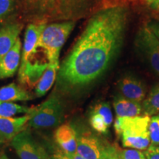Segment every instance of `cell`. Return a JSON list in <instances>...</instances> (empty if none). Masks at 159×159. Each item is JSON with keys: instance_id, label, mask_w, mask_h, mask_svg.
Returning <instances> with one entry per match:
<instances>
[{"instance_id": "cell-1", "label": "cell", "mask_w": 159, "mask_h": 159, "mask_svg": "<svg viewBox=\"0 0 159 159\" xmlns=\"http://www.w3.org/2000/svg\"><path fill=\"white\" fill-rule=\"evenodd\" d=\"M128 17V9L123 5L95 13L59 67L60 84L66 89L79 88L101 76L122 47Z\"/></svg>"}, {"instance_id": "cell-2", "label": "cell", "mask_w": 159, "mask_h": 159, "mask_svg": "<svg viewBox=\"0 0 159 159\" xmlns=\"http://www.w3.org/2000/svg\"><path fill=\"white\" fill-rule=\"evenodd\" d=\"M94 0H17L23 17L31 23L75 21L84 16Z\"/></svg>"}, {"instance_id": "cell-3", "label": "cell", "mask_w": 159, "mask_h": 159, "mask_svg": "<svg viewBox=\"0 0 159 159\" xmlns=\"http://www.w3.org/2000/svg\"><path fill=\"white\" fill-rule=\"evenodd\" d=\"M150 116L140 115L134 117H116L114 130L125 148L147 150L150 144L149 124Z\"/></svg>"}, {"instance_id": "cell-4", "label": "cell", "mask_w": 159, "mask_h": 159, "mask_svg": "<svg viewBox=\"0 0 159 159\" xmlns=\"http://www.w3.org/2000/svg\"><path fill=\"white\" fill-rule=\"evenodd\" d=\"M75 27V21H63L47 25L41 33L39 46L45 52L50 64H59V55L70 33Z\"/></svg>"}, {"instance_id": "cell-5", "label": "cell", "mask_w": 159, "mask_h": 159, "mask_svg": "<svg viewBox=\"0 0 159 159\" xmlns=\"http://www.w3.org/2000/svg\"><path fill=\"white\" fill-rule=\"evenodd\" d=\"M63 105L55 94L52 95L47 100L35 108H33L29 126L34 128H47L57 126L62 120Z\"/></svg>"}, {"instance_id": "cell-6", "label": "cell", "mask_w": 159, "mask_h": 159, "mask_svg": "<svg viewBox=\"0 0 159 159\" xmlns=\"http://www.w3.org/2000/svg\"><path fill=\"white\" fill-rule=\"evenodd\" d=\"M117 149L91 134L77 137V152L85 159H111Z\"/></svg>"}, {"instance_id": "cell-7", "label": "cell", "mask_w": 159, "mask_h": 159, "mask_svg": "<svg viewBox=\"0 0 159 159\" xmlns=\"http://www.w3.org/2000/svg\"><path fill=\"white\" fill-rule=\"evenodd\" d=\"M136 43L137 47L148 58L152 68L159 75V42L148 25H144L139 30Z\"/></svg>"}, {"instance_id": "cell-8", "label": "cell", "mask_w": 159, "mask_h": 159, "mask_svg": "<svg viewBox=\"0 0 159 159\" xmlns=\"http://www.w3.org/2000/svg\"><path fill=\"white\" fill-rule=\"evenodd\" d=\"M12 146L21 159H49L44 150L38 146L28 130H23L13 139Z\"/></svg>"}, {"instance_id": "cell-9", "label": "cell", "mask_w": 159, "mask_h": 159, "mask_svg": "<svg viewBox=\"0 0 159 159\" xmlns=\"http://www.w3.org/2000/svg\"><path fill=\"white\" fill-rule=\"evenodd\" d=\"M118 87L121 95L130 100L142 102L146 97V89L144 83L131 75L123 77L119 81Z\"/></svg>"}, {"instance_id": "cell-10", "label": "cell", "mask_w": 159, "mask_h": 159, "mask_svg": "<svg viewBox=\"0 0 159 159\" xmlns=\"http://www.w3.org/2000/svg\"><path fill=\"white\" fill-rule=\"evenodd\" d=\"M24 24L9 22L0 28V61L16 43Z\"/></svg>"}, {"instance_id": "cell-11", "label": "cell", "mask_w": 159, "mask_h": 159, "mask_svg": "<svg viewBox=\"0 0 159 159\" xmlns=\"http://www.w3.org/2000/svg\"><path fill=\"white\" fill-rule=\"evenodd\" d=\"M30 114L18 118L0 116V139L13 140L16 136L24 130V127L28 122Z\"/></svg>"}, {"instance_id": "cell-12", "label": "cell", "mask_w": 159, "mask_h": 159, "mask_svg": "<svg viewBox=\"0 0 159 159\" xmlns=\"http://www.w3.org/2000/svg\"><path fill=\"white\" fill-rule=\"evenodd\" d=\"M21 42L19 38L13 48L0 61V79L12 77L16 71L21 60Z\"/></svg>"}, {"instance_id": "cell-13", "label": "cell", "mask_w": 159, "mask_h": 159, "mask_svg": "<svg viewBox=\"0 0 159 159\" xmlns=\"http://www.w3.org/2000/svg\"><path fill=\"white\" fill-rule=\"evenodd\" d=\"M55 139L64 153L77 152V134L75 129L70 125L60 126L55 133Z\"/></svg>"}, {"instance_id": "cell-14", "label": "cell", "mask_w": 159, "mask_h": 159, "mask_svg": "<svg viewBox=\"0 0 159 159\" xmlns=\"http://www.w3.org/2000/svg\"><path fill=\"white\" fill-rule=\"evenodd\" d=\"M114 108L116 117H134L142 115L143 111L141 102L130 100L121 94L114 99Z\"/></svg>"}, {"instance_id": "cell-15", "label": "cell", "mask_w": 159, "mask_h": 159, "mask_svg": "<svg viewBox=\"0 0 159 159\" xmlns=\"http://www.w3.org/2000/svg\"><path fill=\"white\" fill-rule=\"evenodd\" d=\"M33 97L25 89L16 83L0 88V102H13V101H27Z\"/></svg>"}, {"instance_id": "cell-16", "label": "cell", "mask_w": 159, "mask_h": 159, "mask_svg": "<svg viewBox=\"0 0 159 159\" xmlns=\"http://www.w3.org/2000/svg\"><path fill=\"white\" fill-rule=\"evenodd\" d=\"M59 67V64L49 63L48 67L43 72L35 87V94L38 97H43L50 89L56 78L57 71Z\"/></svg>"}, {"instance_id": "cell-17", "label": "cell", "mask_w": 159, "mask_h": 159, "mask_svg": "<svg viewBox=\"0 0 159 159\" xmlns=\"http://www.w3.org/2000/svg\"><path fill=\"white\" fill-rule=\"evenodd\" d=\"M143 113L152 116L159 114V84L155 85L142 102Z\"/></svg>"}, {"instance_id": "cell-18", "label": "cell", "mask_w": 159, "mask_h": 159, "mask_svg": "<svg viewBox=\"0 0 159 159\" xmlns=\"http://www.w3.org/2000/svg\"><path fill=\"white\" fill-rule=\"evenodd\" d=\"M17 8V0H0V28L11 22Z\"/></svg>"}, {"instance_id": "cell-19", "label": "cell", "mask_w": 159, "mask_h": 159, "mask_svg": "<svg viewBox=\"0 0 159 159\" xmlns=\"http://www.w3.org/2000/svg\"><path fill=\"white\" fill-rule=\"evenodd\" d=\"M33 108L15 104L10 102H0V116L11 117L19 114H30Z\"/></svg>"}, {"instance_id": "cell-20", "label": "cell", "mask_w": 159, "mask_h": 159, "mask_svg": "<svg viewBox=\"0 0 159 159\" xmlns=\"http://www.w3.org/2000/svg\"><path fill=\"white\" fill-rule=\"evenodd\" d=\"M92 111L102 116L107 125L110 128L113 122V114L111 106L108 102H102L98 103L94 107Z\"/></svg>"}, {"instance_id": "cell-21", "label": "cell", "mask_w": 159, "mask_h": 159, "mask_svg": "<svg viewBox=\"0 0 159 159\" xmlns=\"http://www.w3.org/2000/svg\"><path fill=\"white\" fill-rule=\"evenodd\" d=\"M149 133L150 144L159 146V114L150 117Z\"/></svg>"}, {"instance_id": "cell-22", "label": "cell", "mask_w": 159, "mask_h": 159, "mask_svg": "<svg viewBox=\"0 0 159 159\" xmlns=\"http://www.w3.org/2000/svg\"><path fill=\"white\" fill-rule=\"evenodd\" d=\"M90 124L93 128L99 134L108 133L109 127L105 123V120L97 113L91 111L90 117Z\"/></svg>"}, {"instance_id": "cell-23", "label": "cell", "mask_w": 159, "mask_h": 159, "mask_svg": "<svg viewBox=\"0 0 159 159\" xmlns=\"http://www.w3.org/2000/svg\"><path fill=\"white\" fill-rule=\"evenodd\" d=\"M119 154L122 159H147L144 152L136 149L119 150Z\"/></svg>"}, {"instance_id": "cell-24", "label": "cell", "mask_w": 159, "mask_h": 159, "mask_svg": "<svg viewBox=\"0 0 159 159\" xmlns=\"http://www.w3.org/2000/svg\"><path fill=\"white\" fill-rule=\"evenodd\" d=\"M144 154L147 159H159V146L150 144Z\"/></svg>"}, {"instance_id": "cell-25", "label": "cell", "mask_w": 159, "mask_h": 159, "mask_svg": "<svg viewBox=\"0 0 159 159\" xmlns=\"http://www.w3.org/2000/svg\"><path fill=\"white\" fill-rule=\"evenodd\" d=\"M147 25H148L149 28L150 29V30L152 32V33L155 35V36L156 37V39H158L159 42V22L152 21L150 23H148Z\"/></svg>"}, {"instance_id": "cell-26", "label": "cell", "mask_w": 159, "mask_h": 159, "mask_svg": "<svg viewBox=\"0 0 159 159\" xmlns=\"http://www.w3.org/2000/svg\"><path fill=\"white\" fill-rule=\"evenodd\" d=\"M64 153V152H63ZM67 157H69L70 159H85L83 157L77 153V152H75V153H64Z\"/></svg>"}, {"instance_id": "cell-27", "label": "cell", "mask_w": 159, "mask_h": 159, "mask_svg": "<svg viewBox=\"0 0 159 159\" xmlns=\"http://www.w3.org/2000/svg\"><path fill=\"white\" fill-rule=\"evenodd\" d=\"M144 2L146 5H148L150 7L159 4V0H144Z\"/></svg>"}, {"instance_id": "cell-28", "label": "cell", "mask_w": 159, "mask_h": 159, "mask_svg": "<svg viewBox=\"0 0 159 159\" xmlns=\"http://www.w3.org/2000/svg\"><path fill=\"white\" fill-rule=\"evenodd\" d=\"M111 159H122L120 156V154H119V149H117V151L116 152V153H115L114 156H113L112 158Z\"/></svg>"}, {"instance_id": "cell-29", "label": "cell", "mask_w": 159, "mask_h": 159, "mask_svg": "<svg viewBox=\"0 0 159 159\" xmlns=\"http://www.w3.org/2000/svg\"><path fill=\"white\" fill-rule=\"evenodd\" d=\"M151 8H152V10H155V11H158V13H159V4H158V5L152 6V7H151Z\"/></svg>"}, {"instance_id": "cell-30", "label": "cell", "mask_w": 159, "mask_h": 159, "mask_svg": "<svg viewBox=\"0 0 159 159\" xmlns=\"http://www.w3.org/2000/svg\"><path fill=\"white\" fill-rule=\"evenodd\" d=\"M0 159H8V158H7L5 155H2V156H1V158H0Z\"/></svg>"}]
</instances>
